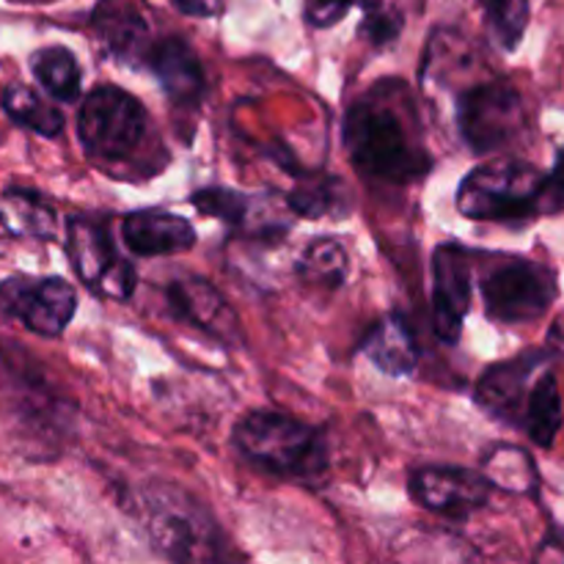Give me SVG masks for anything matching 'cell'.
Wrapping results in <instances>:
<instances>
[{
  "label": "cell",
  "mask_w": 564,
  "mask_h": 564,
  "mask_svg": "<svg viewBox=\"0 0 564 564\" xmlns=\"http://www.w3.org/2000/svg\"><path fill=\"white\" fill-rule=\"evenodd\" d=\"M66 253H69L77 279L91 286L97 295L110 297V301H130L138 273L127 259L116 253L108 229L75 215L66 220Z\"/></svg>",
  "instance_id": "9"
},
{
  "label": "cell",
  "mask_w": 564,
  "mask_h": 564,
  "mask_svg": "<svg viewBox=\"0 0 564 564\" xmlns=\"http://www.w3.org/2000/svg\"><path fill=\"white\" fill-rule=\"evenodd\" d=\"M330 185H334V182L319 180L317 185L295 187V191L290 193V198H286V204H290L297 215H303V218H323L325 213L334 209L336 196H339V191H330Z\"/></svg>",
  "instance_id": "26"
},
{
  "label": "cell",
  "mask_w": 564,
  "mask_h": 564,
  "mask_svg": "<svg viewBox=\"0 0 564 564\" xmlns=\"http://www.w3.org/2000/svg\"><path fill=\"white\" fill-rule=\"evenodd\" d=\"M386 91L389 97L380 99V91L375 88L369 97L358 99L347 110L345 147L361 176L389 182V185H405V182L427 174L433 160H430L422 138L416 135V130L408 124L402 110L391 99L394 83H386Z\"/></svg>",
  "instance_id": "2"
},
{
  "label": "cell",
  "mask_w": 564,
  "mask_h": 564,
  "mask_svg": "<svg viewBox=\"0 0 564 564\" xmlns=\"http://www.w3.org/2000/svg\"><path fill=\"white\" fill-rule=\"evenodd\" d=\"M352 6L356 0H303V20L312 28H334Z\"/></svg>",
  "instance_id": "28"
},
{
  "label": "cell",
  "mask_w": 564,
  "mask_h": 564,
  "mask_svg": "<svg viewBox=\"0 0 564 564\" xmlns=\"http://www.w3.org/2000/svg\"><path fill=\"white\" fill-rule=\"evenodd\" d=\"M564 422L562 413V391L556 383V375L549 367L538 375L532 391H529L527 408H523L521 430L543 449H551L560 435Z\"/></svg>",
  "instance_id": "18"
},
{
  "label": "cell",
  "mask_w": 564,
  "mask_h": 564,
  "mask_svg": "<svg viewBox=\"0 0 564 564\" xmlns=\"http://www.w3.org/2000/svg\"><path fill=\"white\" fill-rule=\"evenodd\" d=\"M235 446L251 466L281 479L317 482L328 471L323 430L284 413H246L235 427Z\"/></svg>",
  "instance_id": "3"
},
{
  "label": "cell",
  "mask_w": 564,
  "mask_h": 564,
  "mask_svg": "<svg viewBox=\"0 0 564 564\" xmlns=\"http://www.w3.org/2000/svg\"><path fill=\"white\" fill-rule=\"evenodd\" d=\"M549 345H551V350L560 352V356H564V312L560 314V317H556V323L551 325Z\"/></svg>",
  "instance_id": "31"
},
{
  "label": "cell",
  "mask_w": 564,
  "mask_h": 564,
  "mask_svg": "<svg viewBox=\"0 0 564 564\" xmlns=\"http://www.w3.org/2000/svg\"><path fill=\"white\" fill-rule=\"evenodd\" d=\"M485 25L501 50H518L532 20V0H479Z\"/></svg>",
  "instance_id": "22"
},
{
  "label": "cell",
  "mask_w": 564,
  "mask_h": 564,
  "mask_svg": "<svg viewBox=\"0 0 564 564\" xmlns=\"http://www.w3.org/2000/svg\"><path fill=\"white\" fill-rule=\"evenodd\" d=\"M560 295L556 273L543 262L507 257L482 279L485 314L501 325L538 323Z\"/></svg>",
  "instance_id": "5"
},
{
  "label": "cell",
  "mask_w": 564,
  "mask_h": 564,
  "mask_svg": "<svg viewBox=\"0 0 564 564\" xmlns=\"http://www.w3.org/2000/svg\"><path fill=\"white\" fill-rule=\"evenodd\" d=\"M127 251L135 257H169L196 246V229L182 215L165 209H135L121 224Z\"/></svg>",
  "instance_id": "14"
},
{
  "label": "cell",
  "mask_w": 564,
  "mask_h": 564,
  "mask_svg": "<svg viewBox=\"0 0 564 564\" xmlns=\"http://www.w3.org/2000/svg\"><path fill=\"white\" fill-rule=\"evenodd\" d=\"M0 229L9 237L28 240H55L58 215L53 204L31 187H9L0 196Z\"/></svg>",
  "instance_id": "16"
},
{
  "label": "cell",
  "mask_w": 564,
  "mask_h": 564,
  "mask_svg": "<svg viewBox=\"0 0 564 564\" xmlns=\"http://www.w3.org/2000/svg\"><path fill=\"white\" fill-rule=\"evenodd\" d=\"M413 501L446 521H468L490 501V479L482 471L457 466L416 468L408 479Z\"/></svg>",
  "instance_id": "10"
},
{
  "label": "cell",
  "mask_w": 564,
  "mask_h": 564,
  "mask_svg": "<svg viewBox=\"0 0 564 564\" xmlns=\"http://www.w3.org/2000/svg\"><path fill=\"white\" fill-rule=\"evenodd\" d=\"M471 308V253L444 242L433 253V328L444 345H457Z\"/></svg>",
  "instance_id": "11"
},
{
  "label": "cell",
  "mask_w": 564,
  "mask_h": 564,
  "mask_svg": "<svg viewBox=\"0 0 564 564\" xmlns=\"http://www.w3.org/2000/svg\"><path fill=\"white\" fill-rule=\"evenodd\" d=\"M545 367H549V356L545 352H527V356H518L512 361L494 364L479 378L477 402L490 416L521 427L529 391H532L534 380H538V375Z\"/></svg>",
  "instance_id": "12"
},
{
  "label": "cell",
  "mask_w": 564,
  "mask_h": 564,
  "mask_svg": "<svg viewBox=\"0 0 564 564\" xmlns=\"http://www.w3.org/2000/svg\"><path fill=\"white\" fill-rule=\"evenodd\" d=\"M99 25H102V39H108L110 47L121 55H135L138 47L147 42V25L141 17L130 14V11H108V17L99 14Z\"/></svg>",
  "instance_id": "25"
},
{
  "label": "cell",
  "mask_w": 564,
  "mask_h": 564,
  "mask_svg": "<svg viewBox=\"0 0 564 564\" xmlns=\"http://www.w3.org/2000/svg\"><path fill=\"white\" fill-rule=\"evenodd\" d=\"M31 72L44 91L58 102H77L80 99L83 72L75 53L69 47H42L31 55Z\"/></svg>",
  "instance_id": "20"
},
{
  "label": "cell",
  "mask_w": 564,
  "mask_h": 564,
  "mask_svg": "<svg viewBox=\"0 0 564 564\" xmlns=\"http://www.w3.org/2000/svg\"><path fill=\"white\" fill-rule=\"evenodd\" d=\"M455 207L463 218L485 224H523L564 213V149L551 171L527 160L479 165L457 187Z\"/></svg>",
  "instance_id": "1"
},
{
  "label": "cell",
  "mask_w": 564,
  "mask_h": 564,
  "mask_svg": "<svg viewBox=\"0 0 564 564\" xmlns=\"http://www.w3.org/2000/svg\"><path fill=\"white\" fill-rule=\"evenodd\" d=\"M143 523L149 540L163 556L176 562L218 560V529L213 518L182 490L152 485L143 496Z\"/></svg>",
  "instance_id": "4"
},
{
  "label": "cell",
  "mask_w": 564,
  "mask_h": 564,
  "mask_svg": "<svg viewBox=\"0 0 564 564\" xmlns=\"http://www.w3.org/2000/svg\"><path fill=\"white\" fill-rule=\"evenodd\" d=\"M538 560L564 562V532L562 529H554V532L543 540V545H540V551H538Z\"/></svg>",
  "instance_id": "30"
},
{
  "label": "cell",
  "mask_w": 564,
  "mask_h": 564,
  "mask_svg": "<svg viewBox=\"0 0 564 564\" xmlns=\"http://www.w3.org/2000/svg\"><path fill=\"white\" fill-rule=\"evenodd\" d=\"M485 477L490 479L494 488L516 490V494H527L538 485V468L529 460L527 452L512 449V446H499L485 457Z\"/></svg>",
  "instance_id": "23"
},
{
  "label": "cell",
  "mask_w": 564,
  "mask_h": 564,
  "mask_svg": "<svg viewBox=\"0 0 564 564\" xmlns=\"http://www.w3.org/2000/svg\"><path fill=\"white\" fill-rule=\"evenodd\" d=\"M77 312V292L58 275L31 279L9 275L0 281V319H17L31 334L58 339Z\"/></svg>",
  "instance_id": "8"
},
{
  "label": "cell",
  "mask_w": 564,
  "mask_h": 564,
  "mask_svg": "<svg viewBox=\"0 0 564 564\" xmlns=\"http://www.w3.org/2000/svg\"><path fill=\"white\" fill-rule=\"evenodd\" d=\"M527 105L507 80H485L463 91L457 102V130L477 154L499 152L527 130Z\"/></svg>",
  "instance_id": "6"
},
{
  "label": "cell",
  "mask_w": 564,
  "mask_h": 564,
  "mask_svg": "<svg viewBox=\"0 0 564 564\" xmlns=\"http://www.w3.org/2000/svg\"><path fill=\"white\" fill-rule=\"evenodd\" d=\"M147 66L158 77L171 102L196 105L202 99L207 80H204L202 61H198V55L193 53L187 42L169 36L163 42L149 44Z\"/></svg>",
  "instance_id": "15"
},
{
  "label": "cell",
  "mask_w": 564,
  "mask_h": 564,
  "mask_svg": "<svg viewBox=\"0 0 564 564\" xmlns=\"http://www.w3.org/2000/svg\"><path fill=\"white\" fill-rule=\"evenodd\" d=\"M364 352L380 372L391 375V378L411 375L416 369L419 356H422L411 328H408L400 314H389L369 330L367 341H364Z\"/></svg>",
  "instance_id": "17"
},
{
  "label": "cell",
  "mask_w": 564,
  "mask_h": 564,
  "mask_svg": "<svg viewBox=\"0 0 564 564\" xmlns=\"http://www.w3.org/2000/svg\"><path fill=\"white\" fill-rule=\"evenodd\" d=\"M165 297L176 317L191 323L202 334L213 336L224 345H235L240 339V319L231 312L229 301L209 281L198 279V275H182L165 286Z\"/></svg>",
  "instance_id": "13"
},
{
  "label": "cell",
  "mask_w": 564,
  "mask_h": 564,
  "mask_svg": "<svg viewBox=\"0 0 564 564\" xmlns=\"http://www.w3.org/2000/svg\"><path fill=\"white\" fill-rule=\"evenodd\" d=\"M0 108L14 124L25 127V130L36 132L42 138H58L61 130H64V113L44 97H39L33 88L22 86V83H9L3 88Z\"/></svg>",
  "instance_id": "19"
},
{
  "label": "cell",
  "mask_w": 564,
  "mask_h": 564,
  "mask_svg": "<svg viewBox=\"0 0 564 564\" xmlns=\"http://www.w3.org/2000/svg\"><path fill=\"white\" fill-rule=\"evenodd\" d=\"M182 14L191 17H215L224 11L226 0H171Z\"/></svg>",
  "instance_id": "29"
},
{
  "label": "cell",
  "mask_w": 564,
  "mask_h": 564,
  "mask_svg": "<svg viewBox=\"0 0 564 564\" xmlns=\"http://www.w3.org/2000/svg\"><path fill=\"white\" fill-rule=\"evenodd\" d=\"M361 36H367L375 47H383V44L394 42L402 31V17L394 9H386L383 0L369 9H364V22H361Z\"/></svg>",
  "instance_id": "27"
},
{
  "label": "cell",
  "mask_w": 564,
  "mask_h": 564,
  "mask_svg": "<svg viewBox=\"0 0 564 564\" xmlns=\"http://www.w3.org/2000/svg\"><path fill=\"white\" fill-rule=\"evenodd\" d=\"M301 281L314 286H341L350 270V259H347L345 246L334 237H317L303 248L295 264Z\"/></svg>",
  "instance_id": "21"
},
{
  "label": "cell",
  "mask_w": 564,
  "mask_h": 564,
  "mask_svg": "<svg viewBox=\"0 0 564 564\" xmlns=\"http://www.w3.org/2000/svg\"><path fill=\"white\" fill-rule=\"evenodd\" d=\"M147 110L119 86H97L86 94L77 113L83 149L97 160H121L141 143Z\"/></svg>",
  "instance_id": "7"
},
{
  "label": "cell",
  "mask_w": 564,
  "mask_h": 564,
  "mask_svg": "<svg viewBox=\"0 0 564 564\" xmlns=\"http://www.w3.org/2000/svg\"><path fill=\"white\" fill-rule=\"evenodd\" d=\"M193 207H198V213L209 215V218H218L224 224H229L231 229H242L251 220L253 207H257V198L246 196L240 191H231V187H202L191 196Z\"/></svg>",
  "instance_id": "24"
}]
</instances>
